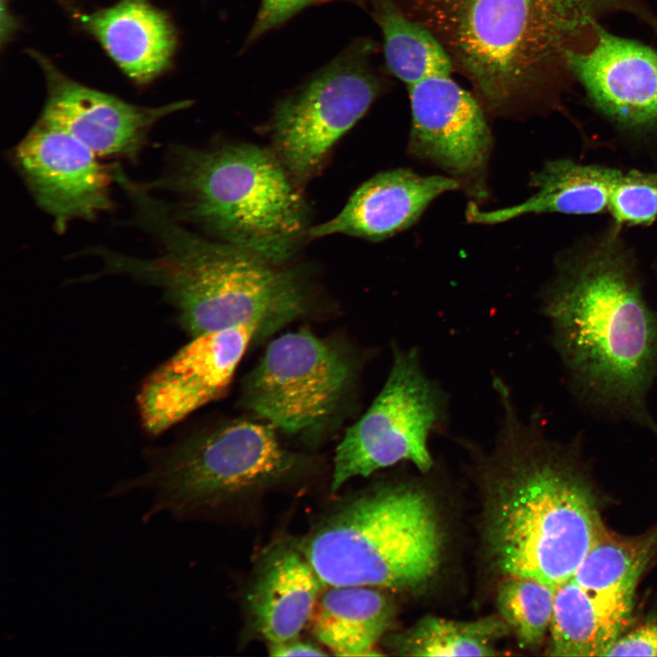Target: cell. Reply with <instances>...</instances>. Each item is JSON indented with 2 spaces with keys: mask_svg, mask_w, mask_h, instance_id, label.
<instances>
[{
  "mask_svg": "<svg viewBox=\"0 0 657 657\" xmlns=\"http://www.w3.org/2000/svg\"><path fill=\"white\" fill-rule=\"evenodd\" d=\"M553 656H604L620 635L573 579L556 587L549 626Z\"/></svg>",
  "mask_w": 657,
  "mask_h": 657,
  "instance_id": "23",
  "label": "cell"
},
{
  "mask_svg": "<svg viewBox=\"0 0 657 657\" xmlns=\"http://www.w3.org/2000/svg\"><path fill=\"white\" fill-rule=\"evenodd\" d=\"M374 51L371 41L357 40L274 109V151L298 185L320 171L333 146L383 91Z\"/></svg>",
  "mask_w": 657,
  "mask_h": 657,
  "instance_id": "9",
  "label": "cell"
},
{
  "mask_svg": "<svg viewBox=\"0 0 657 657\" xmlns=\"http://www.w3.org/2000/svg\"><path fill=\"white\" fill-rule=\"evenodd\" d=\"M509 631L502 618L458 621L428 616L393 641L394 650L409 656H492L495 643Z\"/></svg>",
  "mask_w": 657,
  "mask_h": 657,
  "instance_id": "24",
  "label": "cell"
},
{
  "mask_svg": "<svg viewBox=\"0 0 657 657\" xmlns=\"http://www.w3.org/2000/svg\"><path fill=\"white\" fill-rule=\"evenodd\" d=\"M256 339L250 325L193 336L140 390L137 403L145 431L158 435L220 397Z\"/></svg>",
  "mask_w": 657,
  "mask_h": 657,
  "instance_id": "13",
  "label": "cell"
},
{
  "mask_svg": "<svg viewBox=\"0 0 657 657\" xmlns=\"http://www.w3.org/2000/svg\"><path fill=\"white\" fill-rule=\"evenodd\" d=\"M32 57L46 78L47 99L41 114L51 119L99 158L137 162L153 126L191 105L189 100L141 107L78 83L37 52Z\"/></svg>",
  "mask_w": 657,
  "mask_h": 657,
  "instance_id": "14",
  "label": "cell"
},
{
  "mask_svg": "<svg viewBox=\"0 0 657 657\" xmlns=\"http://www.w3.org/2000/svg\"><path fill=\"white\" fill-rule=\"evenodd\" d=\"M268 652L271 656H325L328 655L318 645L301 641L297 638L282 641L268 643Z\"/></svg>",
  "mask_w": 657,
  "mask_h": 657,
  "instance_id": "29",
  "label": "cell"
},
{
  "mask_svg": "<svg viewBox=\"0 0 657 657\" xmlns=\"http://www.w3.org/2000/svg\"><path fill=\"white\" fill-rule=\"evenodd\" d=\"M608 212L619 227L652 224L657 218V171L623 172L611 194Z\"/></svg>",
  "mask_w": 657,
  "mask_h": 657,
  "instance_id": "26",
  "label": "cell"
},
{
  "mask_svg": "<svg viewBox=\"0 0 657 657\" xmlns=\"http://www.w3.org/2000/svg\"><path fill=\"white\" fill-rule=\"evenodd\" d=\"M620 229L613 224L557 258L541 309L576 400L657 434L648 405L657 379V310Z\"/></svg>",
  "mask_w": 657,
  "mask_h": 657,
  "instance_id": "1",
  "label": "cell"
},
{
  "mask_svg": "<svg viewBox=\"0 0 657 657\" xmlns=\"http://www.w3.org/2000/svg\"><path fill=\"white\" fill-rule=\"evenodd\" d=\"M78 21L130 79L146 84L172 64L177 34L170 16L149 0H120Z\"/></svg>",
  "mask_w": 657,
  "mask_h": 657,
  "instance_id": "18",
  "label": "cell"
},
{
  "mask_svg": "<svg viewBox=\"0 0 657 657\" xmlns=\"http://www.w3.org/2000/svg\"><path fill=\"white\" fill-rule=\"evenodd\" d=\"M144 185L173 193L170 206L181 222L277 264L292 257L310 228L298 184L275 151L255 144H175L162 175Z\"/></svg>",
  "mask_w": 657,
  "mask_h": 657,
  "instance_id": "5",
  "label": "cell"
},
{
  "mask_svg": "<svg viewBox=\"0 0 657 657\" xmlns=\"http://www.w3.org/2000/svg\"><path fill=\"white\" fill-rule=\"evenodd\" d=\"M456 190L459 183L447 175H422L404 168L381 172L363 182L336 216L310 227L308 236L346 235L381 241L413 225L434 199Z\"/></svg>",
  "mask_w": 657,
  "mask_h": 657,
  "instance_id": "17",
  "label": "cell"
},
{
  "mask_svg": "<svg viewBox=\"0 0 657 657\" xmlns=\"http://www.w3.org/2000/svg\"><path fill=\"white\" fill-rule=\"evenodd\" d=\"M443 540L430 495L391 485L342 502L298 542L326 585L413 591L435 576Z\"/></svg>",
  "mask_w": 657,
  "mask_h": 657,
  "instance_id": "6",
  "label": "cell"
},
{
  "mask_svg": "<svg viewBox=\"0 0 657 657\" xmlns=\"http://www.w3.org/2000/svg\"><path fill=\"white\" fill-rule=\"evenodd\" d=\"M118 184L132 207L130 224L151 237L157 254L138 257L106 247L89 253L101 260L103 274L161 289L192 337L250 325L263 339L306 312L309 294L298 271L193 232L170 203L126 173Z\"/></svg>",
  "mask_w": 657,
  "mask_h": 657,
  "instance_id": "2",
  "label": "cell"
},
{
  "mask_svg": "<svg viewBox=\"0 0 657 657\" xmlns=\"http://www.w3.org/2000/svg\"><path fill=\"white\" fill-rule=\"evenodd\" d=\"M412 127L407 151L454 178L475 203L489 197L488 164L493 138L476 97L450 76L408 87Z\"/></svg>",
  "mask_w": 657,
  "mask_h": 657,
  "instance_id": "11",
  "label": "cell"
},
{
  "mask_svg": "<svg viewBox=\"0 0 657 657\" xmlns=\"http://www.w3.org/2000/svg\"><path fill=\"white\" fill-rule=\"evenodd\" d=\"M370 5L383 35L386 65L397 78L410 87L452 74L449 54L425 26L404 14L393 0H370Z\"/></svg>",
  "mask_w": 657,
  "mask_h": 657,
  "instance_id": "22",
  "label": "cell"
},
{
  "mask_svg": "<svg viewBox=\"0 0 657 657\" xmlns=\"http://www.w3.org/2000/svg\"><path fill=\"white\" fill-rule=\"evenodd\" d=\"M623 172L570 159L547 162L530 177L534 193L516 205L483 210L471 202L466 219L473 224H495L529 214L559 213L575 215L608 211L612 193Z\"/></svg>",
  "mask_w": 657,
  "mask_h": 657,
  "instance_id": "19",
  "label": "cell"
},
{
  "mask_svg": "<svg viewBox=\"0 0 657 657\" xmlns=\"http://www.w3.org/2000/svg\"><path fill=\"white\" fill-rule=\"evenodd\" d=\"M446 416V395L423 371L419 351L393 345L384 385L336 448L330 490L402 461L429 471L433 461L428 439L444 426Z\"/></svg>",
  "mask_w": 657,
  "mask_h": 657,
  "instance_id": "8",
  "label": "cell"
},
{
  "mask_svg": "<svg viewBox=\"0 0 657 657\" xmlns=\"http://www.w3.org/2000/svg\"><path fill=\"white\" fill-rule=\"evenodd\" d=\"M331 0H262L257 16L248 34L246 46L268 31L281 26L302 9Z\"/></svg>",
  "mask_w": 657,
  "mask_h": 657,
  "instance_id": "27",
  "label": "cell"
},
{
  "mask_svg": "<svg viewBox=\"0 0 657 657\" xmlns=\"http://www.w3.org/2000/svg\"><path fill=\"white\" fill-rule=\"evenodd\" d=\"M99 158L43 114L13 151L16 168L59 234L74 220H94L113 207L115 165H105Z\"/></svg>",
  "mask_w": 657,
  "mask_h": 657,
  "instance_id": "12",
  "label": "cell"
},
{
  "mask_svg": "<svg viewBox=\"0 0 657 657\" xmlns=\"http://www.w3.org/2000/svg\"><path fill=\"white\" fill-rule=\"evenodd\" d=\"M381 589L327 585L308 621L311 633L336 655H379L375 646L394 616L392 600Z\"/></svg>",
  "mask_w": 657,
  "mask_h": 657,
  "instance_id": "20",
  "label": "cell"
},
{
  "mask_svg": "<svg viewBox=\"0 0 657 657\" xmlns=\"http://www.w3.org/2000/svg\"><path fill=\"white\" fill-rule=\"evenodd\" d=\"M308 464L282 444L273 425L240 420L155 452L144 473L116 483L106 495L150 493L145 521L163 513L199 518L292 481Z\"/></svg>",
  "mask_w": 657,
  "mask_h": 657,
  "instance_id": "7",
  "label": "cell"
},
{
  "mask_svg": "<svg viewBox=\"0 0 657 657\" xmlns=\"http://www.w3.org/2000/svg\"><path fill=\"white\" fill-rule=\"evenodd\" d=\"M494 387L502 415L488 459L493 493L485 537L491 561L505 577L524 576L557 587L575 575L607 532L592 495L546 437L542 419L525 421L501 381Z\"/></svg>",
  "mask_w": 657,
  "mask_h": 657,
  "instance_id": "4",
  "label": "cell"
},
{
  "mask_svg": "<svg viewBox=\"0 0 657 657\" xmlns=\"http://www.w3.org/2000/svg\"><path fill=\"white\" fill-rule=\"evenodd\" d=\"M657 656V620L620 634L604 656Z\"/></svg>",
  "mask_w": 657,
  "mask_h": 657,
  "instance_id": "28",
  "label": "cell"
},
{
  "mask_svg": "<svg viewBox=\"0 0 657 657\" xmlns=\"http://www.w3.org/2000/svg\"><path fill=\"white\" fill-rule=\"evenodd\" d=\"M326 586L299 542L273 544L260 557L246 593L250 635L267 643L297 638Z\"/></svg>",
  "mask_w": 657,
  "mask_h": 657,
  "instance_id": "16",
  "label": "cell"
},
{
  "mask_svg": "<svg viewBox=\"0 0 657 657\" xmlns=\"http://www.w3.org/2000/svg\"><path fill=\"white\" fill-rule=\"evenodd\" d=\"M568 71L591 104L632 132L657 130V52L598 26L591 44L567 57Z\"/></svg>",
  "mask_w": 657,
  "mask_h": 657,
  "instance_id": "15",
  "label": "cell"
},
{
  "mask_svg": "<svg viewBox=\"0 0 657 657\" xmlns=\"http://www.w3.org/2000/svg\"><path fill=\"white\" fill-rule=\"evenodd\" d=\"M440 40L454 68L473 85L485 111L518 117L531 110L568 55L608 13L647 21L637 0H393Z\"/></svg>",
  "mask_w": 657,
  "mask_h": 657,
  "instance_id": "3",
  "label": "cell"
},
{
  "mask_svg": "<svg viewBox=\"0 0 657 657\" xmlns=\"http://www.w3.org/2000/svg\"><path fill=\"white\" fill-rule=\"evenodd\" d=\"M656 545L657 531L635 539L607 531L572 578L620 633L629 624L637 581Z\"/></svg>",
  "mask_w": 657,
  "mask_h": 657,
  "instance_id": "21",
  "label": "cell"
},
{
  "mask_svg": "<svg viewBox=\"0 0 657 657\" xmlns=\"http://www.w3.org/2000/svg\"><path fill=\"white\" fill-rule=\"evenodd\" d=\"M352 360L309 329L274 339L244 381L245 407L276 430L312 438L328 426L355 380Z\"/></svg>",
  "mask_w": 657,
  "mask_h": 657,
  "instance_id": "10",
  "label": "cell"
},
{
  "mask_svg": "<svg viewBox=\"0 0 657 657\" xmlns=\"http://www.w3.org/2000/svg\"><path fill=\"white\" fill-rule=\"evenodd\" d=\"M556 587L531 577L506 576L496 602L501 618L522 648H537L549 631Z\"/></svg>",
  "mask_w": 657,
  "mask_h": 657,
  "instance_id": "25",
  "label": "cell"
}]
</instances>
